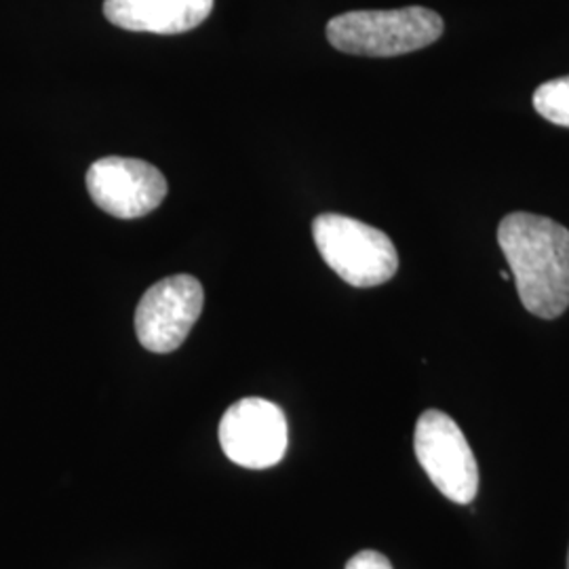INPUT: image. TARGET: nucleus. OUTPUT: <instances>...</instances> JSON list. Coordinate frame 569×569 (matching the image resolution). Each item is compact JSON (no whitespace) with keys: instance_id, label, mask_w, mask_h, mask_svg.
<instances>
[{"instance_id":"1","label":"nucleus","mask_w":569,"mask_h":569,"mask_svg":"<svg viewBox=\"0 0 569 569\" xmlns=\"http://www.w3.org/2000/svg\"><path fill=\"white\" fill-rule=\"evenodd\" d=\"M498 244L526 310L540 319L561 317L569 308L568 228L517 211L498 226Z\"/></svg>"},{"instance_id":"2","label":"nucleus","mask_w":569,"mask_h":569,"mask_svg":"<svg viewBox=\"0 0 569 569\" xmlns=\"http://www.w3.org/2000/svg\"><path fill=\"white\" fill-rule=\"evenodd\" d=\"M443 34V20L425 7L350 11L327 23V41L338 51L367 58H395L425 49Z\"/></svg>"},{"instance_id":"3","label":"nucleus","mask_w":569,"mask_h":569,"mask_svg":"<svg viewBox=\"0 0 569 569\" xmlns=\"http://www.w3.org/2000/svg\"><path fill=\"white\" fill-rule=\"evenodd\" d=\"M312 239L326 264L352 287H378L399 270V253L387 234L340 213H323L312 222Z\"/></svg>"},{"instance_id":"4","label":"nucleus","mask_w":569,"mask_h":569,"mask_svg":"<svg viewBox=\"0 0 569 569\" xmlns=\"http://www.w3.org/2000/svg\"><path fill=\"white\" fill-rule=\"evenodd\" d=\"M413 451L432 486L456 505H470L479 491V467L465 432L439 409H428L416 425Z\"/></svg>"},{"instance_id":"5","label":"nucleus","mask_w":569,"mask_h":569,"mask_svg":"<svg viewBox=\"0 0 569 569\" xmlns=\"http://www.w3.org/2000/svg\"><path fill=\"white\" fill-rule=\"evenodd\" d=\"M203 305V284L190 274H173L152 284L136 310L140 345L157 355L178 350L199 321Z\"/></svg>"},{"instance_id":"6","label":"nucleus","mask_w":569,"mask_h":569,"mask_svg":"<svg viewBox=\"0 0 569 569\" xmlns=\"http://www.w3.org/2000/svg\"><path fill=\"white\" fill-rule=\"evenodd\" d=\"M220 446L234 465L253 470L277 467L287 453L289 427L284 411L260 397H247L226 409Z\"/></svg>"},{"instance_id":"7","label":"nucleus","mask_w":569,"mask_h":569,"mask_svg":"<svg viewBox=\"0 0 569 569\" xmlns=\"http://www.w3.org/2000/svg\"><path fill=\"white\" fill-rule=\"evenodd\" d=\"M87 190L102 211L119 220H136L154 211L167 197V180L142 159L106 157L87 171Z\"/></svg>"},{"instance_id":"8","label":"nucleus","mask_w":569,"mask_h":569,"mask_svg":"<svg viewBox=\"0 0 569 569\" xmlns=\"http://www.w3.org/2000/svg\"><path fill=\"white\" fill-rule=\"evenodd\" d=\"M213 0H106V20L122 30L150 34H182L201 26Z\"/></svg>"},{"instance_id":"9","label":"nucleus","mask_w":569,"mask_h":569,"mask_svg":"<svg viewBox=\"0 0 569 569\" xmlns=\"http://www.w3.org/2000/svg\"><path fill=\"white\" fill-rule=\"evenodd\" d=\"M533 108L552 124L569 129V77L540 84L533 93Z\"/></svg>"},{"instance_id":"10","label":"nucleus","mask_w":569,"mask_h":569,"mask_svg":"<svg viewBox=\"0 0 569 569\" xmlns=\"http://www.w3.org/2000/svg\"><path fill=\"white\" fill-rule=\"evenodd\" d=\"M346 569H392V566L382 552L361 550L346 563Z\"/></svg>"},{"instance_id":"11","label":"nucleus","mask_w":569,"mask_h":569,"mask_svg":"<svg viewBox=\"0 0 569 569\" xmlns=\"http://www.w3.org/2000/svg\"><path fill=\"white\" fill-rule=\"evenodd\" d=\"M500 277H502L505 281H509V272H507V270H502V272H500Z\"/></svg>"},{"instance_id":"12","label":"nucleus","mask_w":569,"mask_h":569,"mask_svg":"<svg viewBox=\"0 0 569 569\" xmlns=\"http://www.w3.org/2000/svg\"><path fill=\"white\" fill-rule=\"evenodd\" d=\"M568 569H569V555H568Z\"/></svg>"}]
</instances>
